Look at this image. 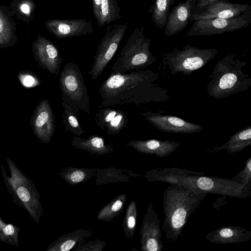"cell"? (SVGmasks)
I'll return each mask as SVG.
<instances>
[{
	"instance_id": "6da1fadb",
	"label": "cell",
	"mask_w": 251,
	"mask_h": 251,
	"mask_svg": "<svg viewBox=\"0 0 251 251\" xmlns=\"http://www.w3.org/2000/svg\"><path fill=\"white\" fill-rule=\"evenodd\" d=\"M151 70L111 73L98 89L101 105L108 106L134 103L138 105L152 100V81L156 77Z\"/></svg>"
},
{
	"instance_id": "7a4b0ae2",
	"label": "cell",
	"mask_w": 251,
	"mask_h": 251,
	"mask_svg": "<svg viewBox=\"0 0 251 251\" xmlns=\"http://www.w3.org/2000/svg\"><path fill=\"white\" fill-rule=\"evenodd\" d=\"M206 196L176 184H170L165 189L163 199L164 217L161 226L167 242L177 240L189 218Z\"/></svg>"
},
{
	"instance_id": "3957f363",
	"label": "cell",
	"mask_w": 251,
	"mask_h": 251,
	"mask_svg": "<svg viewBox=\"0 0 251 251\" xmlns=\"http://www.w3.org/2000/svg\"><path fill=\"white\" fill-rule=\"evenodd\" d=\"M229 53L216 63L212 74L208 76V94L217 99L225 98L234 94L244 92L251 85V78L242 72L246 62Z\"/></svg>"
},
{
	"instance_id": "277c9868",
	"label": "cell",
	"mask_w": 251,
	"mask_h": 251,
	"mask_svg": "<svg viewBox=\"0 0 251 251\" xmlns=\"http://www.w3.org/2000/svg\"><path fill=\"white\" fill-rule=\"evenodd\" d=\"M178 174L163 178L161 181L176 184L197 193L218 194L238 199L251 196V187H246L231 179L204 175L178 176Z\"/></svg>"
},
{
	"instance_id": "5b68a950",
	"label": "cell",
	"mask_w": 251,
	"mask_h": 251,
	"mask_svg": "<svg viewBox=\"0 0 251 251\" xmlns=\"http://www.w3.org/2000/svg\"><path fill=\"white\" fill-rule=\"evenodd\" d=\"M11 176L8 177L1 164L3 182L16 203L26 209L37 223L43 215L40 195L32 181L17 167L9 157L6 159Z\"/></svg>"
},
{
	"instance_id": "8992f818",
	"label": "cell",
	"mask_w": 251,
	"mask_h": 251,
	"mask_svg": "<svg viewBox=\"0 0 251 251\" xmlns=\"http://www.w3.org/2000/svg\"><path fill=\"white\" fill-rule=\"evenodd\" d=\"M151 43V39L144 34V27L135 28L111 67V73L141 70L154 63L156 57L150 50Z\"/></svg>"
},
{
	"instance_id": "52a82bcc",
	"label": "cell",
	"mask_w": 251,
	"mask_h": 251,
	"mask_svg": "<svg viewBox=\"0 0 251 251\" xmlns=\"http://www.w3.org/2000/svg\"><path fill=\"white\" fill-rule=\"evenodd\" d=\"M61 99L78 114H90V98L83 75L77 64L69 62L64 66L59 77Z\"/></svg>"
},
{
	"instance_id": "ba28073f",
	"label": "cell",
	"mask_w": 251,
	"mask_h": 251,
	"mask_svg": "<svg viewBox=\"0 0 251 251\" xmlns=\"http://www.w3.org/2000/svg\"><path fill=\"white\" fill-rule=\"evenodd\" d=\"M218 53L215 49H200L187 45L181 49H175L162 55L165 69L174 75L182 73L189 75L194 71L201 68L213 59Z\"/></svg>"
},
{
	"instance_id": "9c48e42d",
	"label": "cell",
	"mask_w": 251,
	"mask_h": 251,
	"mask_svg": "<svg viewBox=\"0 0 251 251\" xmlns=\"http://www.w3.org/2000/svg\"><path fill=\"white\" fill-rule=\"evenodd\" d=\"M128 24H116L108 25L101 38L94 57V63L89 72L91 78L96 79L100 76L113 58L122 41Z\"/></svg>"
},
{
	"instance_id": "30bf717a",
	"label": "cell",
	"mask_w": 251,
	"mask_h": 251,
	"mask_svg": "<svg viewBox=\"0 0 251 251\" xmlns=\"http://www.w3.org/2000/svg\"><path fill=\"white\" fill-rule=\"evenodd\" d=\"M160 222L152 202H149L143 219L140 232L142 251H161L163 250Z\"/></svg>"
},
{
	"instance_id": "8fae6325",
	"label": "cell",
	"mask_w": 251,
	"mask_h": 251,
	"mask_svg": "<svg viewBox=\"0 0 251 251\" xmlns=\"http://www.w3.org/2000/svg\"><path fill=\"white\" fill-rule=\"evenodd\" d=\"M250 20L243 15L229 19L213 18L195 21L186 36L214 35L247 27Z\"/></svg>"
},
{
	"instance_id": "7c38bea8",
	"label": "cell",
	"mask_w": 251,
	"mask_h": 251,
	"mask_svg": "<svg viewBox=\"0 0 251 251\" xmlns=\"http://www.w3.org/2000/svg\"><path fill=\"white\" fill-rule=\"evenodd\" d=\"M33 133L40 141L48 144L55 129V117L47 100H43L36 107L30 119Z\"/></svg>"
},
{
	"instance_id": "4fadbf2b",
	"label": "cell",
	"mask_w": 251,
	"mask_h": 251,
	"mask_svg": "<svg viewBox=\"0 0 251 251\" xmlns=\"http://www.w3.org/2000/svg\"><path fill=\"white\" fill-rule=\"evenodd\" d=\"M145 119L156 129L165 132L194 133L201 131L203 127L183 119L170 115L147 111L140 112Z\"/></svg>"
},
{
	"instance_id": "5bb4252c",
	"label": "cell",
	"mask_w": 251,
	"mask_h": 251,
	"mask_svg": "<svg viewBox=\"0 0 251 251\" xmlns=\"http://www.w3.org/2000/svg\"><path fill=\"white\" fill-rule=\"evenodd\" d=\"M129 116L126 111L98 106L94 120L97 125L107 134L115 135L126 127Z\"/></svg>"
},
{
	"instance_id": "9a60e30c",
	"label": "cell",
	"mask_w": 251,
	"mask_h": 251,
	"mask_svg": "<svg viewBox=\"0 0 251 251\" xmlns=\"http://www.w3.org/2000/svg\"><path fill=\"white\" fill-rule=\"evenodd\" d=\"M201 12H194L191 21L219 18L229 19L237 17L251 9L248 4L234 3L220 0L203 8Z\"/></svg>"
},
{
	"instance_id": "2e32d148",
	"label": "cell",
	"mask_w": 251,
	"mask_h": 251,
	"mask_svg": "<svg viewBox=\"0 0 251 251\" xmlns=\"http://www.w3.org/2000/svg\"><path fill=\"white\" fill-rule=\"evenodd\" d=\"M47 27L58 39L86 35L94 32L92 23L85 19L53 20L47 23Z\"/></svg>"
},
{
	"instance_id": "e0dca14e",
	"label": "cell",
	"mask_w": 251,
	"mask_h": 251,
	"mask_svg": "<svg viewBox=\"0 0 251 251\" xmlns=\"http://www.w3.org/2000/svg\"><path fill=\"white\" fill-rule=\"evenodd\" d=\"M34 50L35 57L39 66L57 75L63 60L58 48L50 41L40 38L34 45Z\"/></svg>"
},
{
	"instance_id": "ac0fdd59",
	"label": "cell",
	"mask_w": 251,
	"mask_h": 251,
	"mask_svg": "<svg viewBox=\"0 0 251 251\" xmlns=\"http://www.w3.org/2000/svg\"><path fill=\"white\" fill-rule=\"evenodd\" d=\"M197 0H186L178 3L169 12L164 29L166 36H174L186 27L191 21Z\"/></svg>"
},
{
	"instance_id": "d6986e66",
	"label": "cell",
	"mask_w": 251,
	"mask_h": 251,
	"mask_svg": "<svg viewBox=\"0 0 251 251\" xmlns=\"http://www.w3.org/2000/svg\"><path fill=\"white\" fill-rule=\"evenodd\" d=\"M205 239L217 244L240 243L251 239V231L239 226H223L208 233Z\"/></svg>"
},
{
	"instance_id": "ffe728a7",
	"label": "cell",
	"mask_w": 251,
	"mask_h": 251,
	"mask_svg": "<svg viewBox=\"0 0 251 251\" xmlns=\"http://www.w3.org/2000/svg\"><path fill=\"white\" fill-rule=\"evenodd\" d=\"M127 145L138 152L163 157L174 152L180 146V144L170 140L150 139L133 140L130 141Z\"/></svg>"
},
{
	"instance_id": "44dd1931",
	"label": "cell",
	"mask_w": 251,
	"mask_h": 251,
	"mask_svg": "<svg viewBox=\"0 0 251 251\" xmlns=\"http://www.w3.org/2000/svg\"><path fill=\"white\" fill-rule=\"evenodd\" d=\"M92 7L100 29L122 18L116 0H92Z\"/></svg>"
},
{
	"instance_id": "7402d4cb",
	"label": "cell",
	"mask_w": 251,
	"mask_h": 251,
	"mask_svg": "<svg viewBox=\"0 0 251 251\" xmlns=\"http://www.w3.org/2000/svg\"><path fill=\"white\" fill-rule=\"evenodd\" d=\"M91 229L79 228L60 236L48 248L47 251H69L85 243L90 238Z\"/></svg>"
},
{
	"instance_id": "603a6c76",
	"label": "cell",
	"mask_w": 251,
	"mask_h": 251,
	"mask_svg": "<svg viewBox=\"0 0 251 251\" xmlns=\"http://www.w3.org/2000/svg\"><path fill=\"white\" fill-rule=\"evenodd\" d=\"M71 144L74 147L96 155H104L114 151L112 144H106L105 139L92 135L87 139L73 136Z\"/></svg>"
},
{
	"instance_id": "cb8c5ba5",
	"label": "cell",
	"mask_w": 251,
	"mask_h": 251,
	"mask_svg": "<svg viewBox=\"0 0 251 251\" xmlns=\"http://www.w3.org/2000/svg\"><path fill=\"white\" fill-rule=\"evenodd\" d=\"M251 145V126H249L233 135L225 144L208 150L209 153L226 150L228 153L237 152Z\"/></svg>"
},
{
	"instance_id": "d4e9b609",
	"label": "cell",
	"mask_w": 251,
	"mask_h": 251,
	"mask_svg": "<svg viewBox=\"0 0 251 251\" xmlns=\"http://www.w3.org/2000/svg\"><path fill=\"white\" fill-rule=\"evenodd\" d=\"M131 171L126 169L109 167L105 169H97L96 185L107 184L117 182H127L130 178L141 176Z\"/></svg>"
},
{
	"instance_id": "484cf974",
	"label": "cell",
	"mask_w": 251,
	"mask_h": 251,
	"mask_svg": "<svg viewBox=\"0 0 251 251\" xmlns=\"http://www.w3.org/2000/svg\"><path fill=\"white\" fill-rule=\"evenodd\" d=\"M97 169L67 167L58 173L67 183L75 185L96 176Z\"/></svg>"
},
{
	"instance_id": "4316f807",
	"label": "cell",
	"mask_w": 251,
	"mask_h": 251,
	"mask_svg": "<svg viewBox=\"0 0 251 251\" xmlns=\"http://www.w3.org/2000/svg\"><path fill=\"white\" fill-rule=\"evenodd\" d=\"M175 0H153L148 11L156 26L159 29L165 27L171 5Z\"/></svg>"
},
{
	"instance_id": "83f0119b",
	"label": "cell",
	"mask_w": 251,
	"mask_h": 251,
	"mask_svg": "<svg viewBox=\"0 0 251 251\" xmlns=\"http://www.w3.org/2000/svg\"><path fill=\"white\" fill-rule=\"evenodd\" d=\"M127 197L123 194L114 198L99 211L97 219L105 222L113 220L123 211Z\"/></svg>"
},
{
	"instance_id": "f1b7e54d",
	"label": "cell",
	"mask_w": 251,
	"mask_h": 251,
	"mask_svg": "<svg viewBox=\"0 0 251 251\" xmlns=\"http://www.w3.org/2000/svg\"><path fill=\"white\" fill-rule=\"evenodd\" d=\"M62 118L65 131L69 132L76 136H79L85 132L81 126L78 118V113L68 104L63 101Z\"/></svg>"
},
{
	"instance_id": "f546056e",
	"label": "cell",
	"mask_w": 251,
	"mask_h": 251,
	"mask_svg": "<svg viewBox=\"0 0 251 251\" xmlns=\"http://www.w3.org/2000/svg\"><path fill=\"white\" fill-rule=\"evenodd\" d=\"M137 217V205L134 200L129 204L123 221V229L125 236L129 239L135 234Z\"/></svg>"
},
{
	"instance_id": "4dcf8cb0",
	"label": "cell",
	"mask_w": 251,
	"mask_h": 251,
	"mask_svg": "<svg viewBox=\"0 0 251 251\" xmlns=\"http://www.w3.org/2000/svg\"><path fill=\"white\" fill-rule=\"evenodd\" d=\"M20 228L12 224H5L0 228V240L10 245L19 246L18 233Z\"/></svg>"
},
{
	"instance_id": "1f68e13d",
	"label": "cell",
	"mask_w": 251,
	"mask_h": 251,
	"mask_svg": "<svg viewBox=\"0 0 251 251\" xmlns=\"http://www.w3.org/2000/svg\"><path fill=\"white\" fill-rule=\"evenodd\" d=\"M231 180L243 184L246 187H251V158L249 157L246 161L244 168L237 174Z\"/></svg>"
},
{
	"instance_id": "d6a6232c",
	"label": "cell",
	"mask_w": 251,
	"mask_h": 251,
	"mask_svg": "<svg viewBox=\"0 0 251 251\" xmlns=\"http://www.w3.org/2000/svg\"><path fill=\"white\" fill-rule=\"evenodd\" d=\"M22 85L25 88H30L41 84L39 77L30 71H22L18 75Z\"/></svg>"
},
{
	"instance_id": "836d02e7",
	"label": "cell",
	"mask_w": 251,
	"mask_h": 251,
	"mask_svg": "<svg viewBox=\"0 0 251 251\" xmlns=\"http://www.w3.org/2000/svg\"><path fill=\"white\" fill-rule=\"evenodd\" d=\"M106 242L100 239H95L85 242L76 248L73 251H102L105 246Z\"/></svg>"
},
{
	"instance_id": "e575fe53",
	"label": "cell",
	"mask_w": 251,
	"mask_h": 251,
	"mask_svg": "<svg viewBox=\"0 0 251 251\" xmlns=\"http://www.w3.org/2000/svg\"><path fill=\"white\" fill-rule=\"evenodd\" d=\"M220 0H197L195 8L201 9Z\"/></svg>"
},
{
	"instance_id": "d590c367",
	"label": "cell",
	"mask_w": 251,
	"mask_h": 251,
	"mask_svg": "<svg viewBox=\"0 0 251 251\" xmlns=\"http://www.w3.org/2000/svg\"><path fill=\"white\" fill-rule=\"evenodd\" d=\"M21 9L22 11L25 13L27 14L29 12V7L28 5L26 4H23L21 7Z\"/></svg>"
},
{
	"instance_id": "8d00e7d4",
	"label": "cell",
	"mask_w": 251,
	"mask_h": 251,
	"mask_svg": "<svg viewBox=\"0 0 251 251\" xmlns=\"http://www.w3.org/2000/svg\"><path fill=\"white\" fill-rule=\"evenodd\" d=\"M3 22H2L1 19L0 17V32H1L2 31V30H3Z\"/></svg>"
},
{
	"instance_id": "74e56055",
	"label": "cell",
	"mask_w": 251,
	"mask_h": 251,
	"mask_svg": "<svg viewBox=\"0 0 251 251\" xmlns=\"http://www.w3.org/2000/svg\"><path fill=\"white\" fill-rule=\"evenodd\" d=\"M5 224L4 222L2 221L1 218L0 217V228L2 227Z\"/></svg>"
}]
</instances>
